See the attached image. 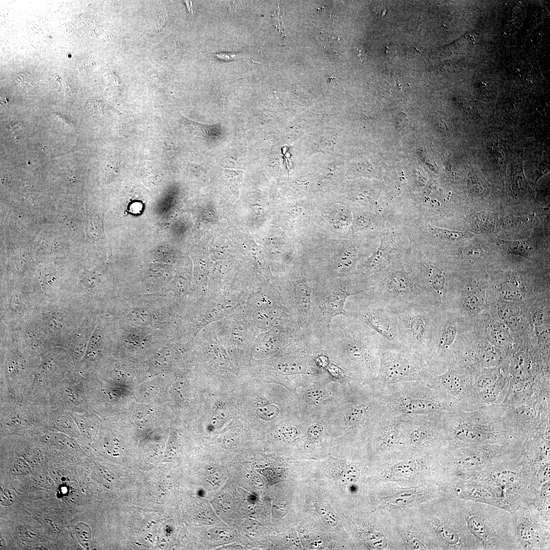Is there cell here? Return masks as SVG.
I'll return each mask as SVG.
<instances>
[{
  "instance_id": "cell-1",
  "label": "cell",
  "mask_w": 550,
  "mask_h": 550,
  "mask_svg": "<svg viewBox=\"0 0 550 550\" xmlns=\"http://www.w3.org/2000/svg\"><path fill=\"white\" fill-rule=\"evenodd\" d=\"M332 333L323 344L332 362L359 382L371 386L379 367L380 337L364 322L350 315L334 318Z\"/></svg>"
},
{
  "instance_id": "cell-2",
  "label": "cell",
  "mask_w": 550,
  "mask_h": 550,
  "mask_svg": "<svg viewBox=\"0 0 550 550\" xmlns=\"http://www.w3.org/2000/svg\"><path fill=\"white\" fill-rule=\"evenodd\" d=\"M384 408L400 416L442 414L464 410L458 400L419 381H408L373 387Z\"/></svg>"
},
{
  "instance_id": "cell-3",
  "label": "cell",
  "mask_w": 550,
  "mask_h": 550,
  "mask_svg": "<svg viewBox=\"0 0 550 550\" xmlns=\"http://www.w3.org/2000/svg\"><path fill=\"white\" fill-rule=\"evenodd\" d=\"M373 484L394 483L403 485L437 484L443 465L440 455L405 448L372 460Z\"/></svg>"
},
{
  "instance_id": "cell-4",
  "label": "cell",
  "mask_w": 550,
  "mask_h": 550,
  "mask_svg": "<svg viewBox=\"0 0 550 550\" xmlns=\"http://www.w3.org/2000/svg\"><path fill=\"white\" fill-rule=\"evenodd\" d=\"M384 408L373 388L363 385L326 418L331 430L338 428L355 447H362Z\"/></svg>"
},
{
  "instance_id": "cell-5",
  "label": "cell",
  "mask_w": 550,
  "mask_h": 550,
  "mask_svg": "<svg viewBox=\"0 0 550 550\" xmlns=\"http://www.w3.org/2000/svg\"><path fill=\"white\" fill-rule=\"evenodd\" d=\"M352 279H332L313 277L312 312L308 333L323 344L332 333L334 318L347 316L346 302L349 297L360 292H350L347 287Z\"/></svg>"
},
{
  "instance_id": "cell-6",
  "label": "cell",
  "mask_w": 550,
  "mask_h": 550,
  "mask_svg": "<svg viewBox=\"0 0 550 550\" xmlns=\"http://www.w3.org/2000/svg\"><path fill=\"white\" fill-rule=\"evenodd\" d=\"M436 304L433 300H425L396 311L402 344L419 353L425 362L438 326Z\"/></svg>"
},
{
  "instance_id": "cell-7",
  "label": "cell",
  "mask_w": 550,
  "mask_h": 550,
  "mask_svg": "<svg viewBox=\"0 0 550 550\" xmlns=\"http://www.w3.org/2000/svg\"><path fill=\"white\" fill-rule=\"evenodd\" d=\"M432 376L418 352L403 345H380L379 371L373 387L408 381L424 383Z\"/></svg>"
},
{
  "instance_id": "cell-8",
  "label": "cell",
  "mask_w": 550,
  "mask_h": 550,
  "mask_svg": "<svg viewBox=\"0 0 550 550\" xmlns=\"http://www.w3.org/2000/svg\"><path fill=\"white\" fill-rule=\"evenodd\" d=\"M350 297L345 304L348 315L359 319L374 331L381 338L380 345H402L395 309L365 290Z\"/></svg>"
},
{
  "instance_id": "cell-9",
  "label": "cell",
  "mask_w": 550,
  "mask_h": 550,
  "mask_svg": "<svg viewBox=\"0 0 550 550\" xmlns=\"http://www.w3.org/2000/svg\"><path fill=\"white\" fill-rule=\"evenodd\" d=\"M445 414L402 416L401 431L404 448L428 454H442L449 446Z\"/></svg>"
},
{
  "instance_id": "cell-10",
  "label": "cell",
  "mask_w": 550,
  "mask_h": 550,
  "mask_svg": "<svg viewBox=\"0 0 550 550\" xmlns=\"http://www.w3.org/2000/svg\"><path fill=\"white\" fill-rule=\"evenodd\" d=\"M383 271L366 291L383 304L397 311L411 304L432 300L425 295L403 266H389Z\"/></svg>"
},
{
  "instance_id": "cell-11",
  "label": "cell",
  "mask_w": 550,
  "mask_h": 550,
  "mask_svg": "<svg viewBox=\"0 0 550 550\" xmlns=\"http://www.w3.org/2000/svg\"><path fill=\"white\" fill-rule=\"evenodd\" d=\"M373 487L374 508L389 514L437 499V484L403 485L381 483L373 484Z\"/></svg>"
},
{
  "instance_id": "cell-12",
  "label": "cell",
  "mask_w": 550,
  "mask_h": 550,
  "mask_svg": "<svg viewBox=\"0 0 550 550\" xmlns=\"http://www.w3.org/2000/svg\"><path fill=\"white\" fill-rule=\"evenodd\" d=\"M289 272L286 297L288 314L302 333H308L312 312L313 278L298 256Z\"/></svg>"
},
{
  "instance_id": "cell-13",
  "label": "cell",
  "mask_w": 550,
  "mask_h": 550,
  "mask_svg": "<svg viewBox=\"0 0 550 550\" xmlns=\"http://www.w3.org/2000/svg\"><path fill=\"white\" fill-rule=\"evenodd\" d=\"M401 421L402 416L384 409L363 446L371 460L405 448L401 435Z\"/></svg>"
},
{
  "instance_id": "cell-14",
  "label": "cell",
  "mask_w": 550,
  "mask_h": 550,
  "mask_svg": "<svg viewBox=\"0 0 550 550\" xmlns=\"http://www.w3.org/2000/svg\"><path fill=\"white\" fill-rule=\"evenodd\" d=\"M352 214L345 206H315L311 236L324 239L345 238L352 228Z\"/></svg>"
},
{
  "instance_id": "cell-15",
  "label": "cell",
  "mask_w": 550,
  "mask_h": 550,
  "mask_svg": "<svg viewBox=\"0 0 550 550\" xmlns=\"http://www.w3.org/2000/svg\"><path fill=\"white\" fill-rule=\"evenodd\" d=\"M389 514L398 549H434L428 535L416 516L412 508Z\"/></svg>"
},
{
  "instance_id": "cell-16",
  "label": "cell",
  "mask_w": 550,
  "mask_h": 550,
  "mask_svg": "<svg viewBox=\"0 0 550 550\" xmlns=\"http://www.w3.org/2000/svg\"><path fill=\"white\" fill-rule=\"evenodd\" d=\"M449 367L445 372L431 377L424 383L450 394L469 409L470 395L473 397L474 393V384L457 364H451Z\"/></svg>"
},
{
  "instance_id": "cell-17",
  "label": "cell",
  "mask_w": 550,
  "mask_h": 550,
  "mask_svg": "<svg viewBox=\"0 0 550 550\" xmlns=\"http://www.w3.org/2000/svg\"><path fill=\"white\" fill-rule=\"evenodd\" d=\"M188 129L194 135L199 136L203 141L216 140L220 136L219 125L204 124L197 123L186 119Z\"/></svg>"
},
{
  "instance_id": "cell-18",
  "label": "cell",
  "mask_w": 550,
  "mask_h": 550,
  "mask_svg": "<svg viewBox=\"0 0 550 550\" xmlns=\"http://www.w3.org/2000/svg\"><path fill=\"white\" fill-rule=\"evenodd\" d=\"M209 56L212 60L217 62H228L236 61H242L246 62V63H251L252 62L254 63H257V62H255L251 59L250 55L248 53L243 52H211L209 54Z\"/></svg>"
},
{
  "instance_id": "cell-19",
  "label": "cell",
  "mask_w": 550,
  "mask_h": 550,
  "mask_svg": "<svg viewBox=\"0 0 550 550\" xmlns=\"http://www.w3.org/2000/svg\"><path fill=\"white\" fill-rule=\"evenodd\" d=\"M316 39L326 51L337 56H339L340 42L339 38L326 32H321Z\"/></svg>"
},
{
  "instance_id": "cell-20",
  "label": "cell",
  "mask_w": 550,
  "mask_h": 550,
  "mask_svg": "<svg viewBox=\"0 0 550 550\" xmlns=\"http://www.w3.org/2000/svg\"><path fill=\"white\" fill-rule=\"evenodd\" d=\"M129 320L139 325H146L152 321L150 312L146 309L136 308L132 309L128 315Z\"/></svg>"
},
{
  "instance_id": "cell-21",
  "label": "cell",
  "mask_w": 550,
  "mask_h": 550,
  "mask_svg": "<svg viewBox=\"0 0 550 550\" xmlns=\"http://www.w3.org/2000/svg\"><path fill=\"white\" fill-rule=\"evenodd\" d=\"M280 413L279 407L275 403L265 402L256 410L257 415L265 421H271L278 416Z\"/></svg>"
},
{
  "instance_id": "cell-22",
  "label": "cell",
  "mask_w": 550,
  "mask_h": 550,
  "mask_svg": "<svg viewBox=\"0 0 550 550\" xmlns=\"http://www.w3.org/2000/svg\"><path fill=\"white\" fill-rule=\"evenodd\" d=\"M224 177L226 181L238 189L242 180L244 171L239 169H226L223 170Z\"/></svg>"
},
{
  "instance_id": "cell-23",
  "label": "cell",
  "mask_w": 550,
  "mask_h": 550,
  "mask_svg": "<svg viewBox=\"0 0 550 550\" xmlns=\"http://www.w3.org/2000/svg\"><path fill=\"white\" fill-rule=\"evenodd\" d=\"M482 304V298H480L475 295L466 297L464 299L462 305L464 310L469 312H475L479 310Z\"/></svg>"
},
{
  "instance_id": "cell-24",
  "label": "cell",
  "mask_w": 550,
  "mask_h": 550,
  "mask_svg": "<svg viewBox=\"0 0 550 550\" xmlns=\"http://www.w3.org/2000/svg\"><path fill=\"white\" fill-rule=\"evenodd\" d=\"M468 525L471 531L476 535L484 537L486 535V529L483 521L478 517H473L468 520Z\"/></svg>"
},
{
  "instance_id": "cell-25",
  "label": "cell",
  "mask_w": 550,
  "mask_h": 550,
  "mask_svg": "<svg viewBox=\"0 0 550 550\" xmlns=\"http://www.w3.org/2000/svg\"><path fill=\"white\" fill-rule=\"evenodd\" d=\"M15 81L18 87L26 90L33 87L35 82L31 76L24 73L15 75Z\"/></svg>"
},
{
  "instance_id": "cell-26",
  "label": "cell",
  "mask_w": 550,
  "mask_h": 550,
  "mask_svg": "<svg viewBox=\"0 0 550 550\" xmlns=\"http://www.w3.org/2000/svg\"><path fill=\"white\" fill-rule=\"evenodd\" d=\"M430 231L437 236L449 239H456L462 236L460 232L451 231L446 229H440L432 226H429Z\"/></svg>"
},
{
  "instance_id": "cell-27",
  "label": "cell",
  "mask_w": 550,
  "mask_h": 550,
  "mask_svg": "<svg viewBox=\"0 0 550 550\" xmlns=\"http://www.w3.org/2000/svg\"><path fill=\"white\" fill-rule=\"evenodd\" d=\"M500 354L495 349L486 350L482 355V362L486 365H494L499 362Z\"/></svg>"
},
{
  "instance_id": "cell-28",
  "label": "cell",
  "mask_w": 550,
  "mask_h": 550,
  "mask_svg": "<svg viewBox=\"0 0 550 550\" xmlns=\"http://www.w3.org/2000/svg\"><path fill=\"white\" fill-rule=\"evenodd\" d=\"M85 524H78L75 528L76 536L81 543L87 544L89 540L90 532Z\"/></svg>"
},
{
  "instance_id": "cell-29",
  "label": "cell",
  "mask_w": 550,
  "mask_h": 550,
  "mask_svg": "<svg viewBox=\"0 0 550 550\" xmlns=\"http://www.w3.org/2000/svg\"><path fill=\"white\" fill-rule=\"evenodd\" d=\"M15 494L12 490H3L1 494V503L5 506L11 505L15 502Z\"/></svg>"
},
{
  "instance_id": "cell-30",
  "label": "cell",
  "mask_w": 550,
  "mask_h": 550,
  "mask_svg": "<svg viewBox=\"0 0 550 550\" xmlns=\"http://www.w3.org/2000/svg\"><path fill=\"white\" fill-rule=\"evenodd\" d=\"M14 466L17 473L19 474L26 475L29 474L31 471L28 464L21 459L15 460Z\"/></svg>"
},
{
  "instance_id": "cell-31",
  "label": "cell",
  "mask_w": 550,
  "mask_h": 550,
  "mask_svg": "<svg viewBox=\"0 0 550 550\" xmlns=\"http://www.w3.org/2000/svg\"><path fill=\"white\" fill-rule=\"evenodd\" d=\"M519 532L521 537L526 540H531L534 535L532 528L525 525L519 526Z\"/></svg>"
},
{
  "instance_id": "cell-32",
  "label": "cell",
  "mask_w": 550,
  "mask_h": 550,
  "mask_svg": "<svg viewBox=\"0 0 550 550\" xmlns=\"http://www.w3.org/2000/svg\"><path fill=\"white\" fill-rule=\"evenodd\" d=\"M516 313L515 307L509 305L503 306L499 311L500 316L503 317V318H507L515 315Z\"/></svg>"
},
{
  "instance_id": "cell-33",
  "label": "cell",
  "mask_w": 550,
  "mask_h": 550,
  "mask_svg": "<svg viewBox=\"0 0 550 550\" xmlns=\"http://www.w3.org/2000/svg\"><path fill=\"white\" fill-rule=\"evenodd\" d=\"M139 332H131L126 336L125 339L126 342L130 343L139 344L142 341L143 336Z\"/></svg>"
},
{
  "instance_id": "cell-34",
  "label": "cell",
  "mask_w": 550,
  "mask_h": 550,
  "mask_svg": "<svg viewBox=\"0 0 550 550\" xmlns=\"http://www.w3.org/2000/svg\"><path fill=\"white\" fill-rule=\"evenodd\" d=\"M514 475L513 473L506 472H503V473L498 475L499 478L503 482H512L514 480Z\"/></svg>"
},
{
  "instance_id": "cell-35",
  "label": "cell",
  "mask_w": 550,
  "mask_h": 550,
  "mask_svg": "<svg viewBox=\"0 0 550 550\" xmlns=\"http://www.w3.org/2000/svg\"><path fill=\"white\" fill-rule=\"evenodd\" d=\"M213 417L212 421L214 423L215 422L218 423L219 420L220 422H223L227 417L225 415V411L224 410L216 412Z\"/></svg>"
}]
</instances>
